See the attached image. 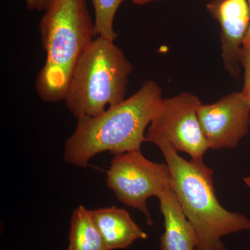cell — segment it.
<instances>
[{"label": "cell", "instance_id": "cell-14", "mask_svg": "<svg viewBox=\"0 0 250 250\" xmlns=\"http://www.w3.org/2000/svg\"><path fill=\"white\" fill-rule=\"evenodd\" d=\"M52 0H25L26 6L30 11H45Z\"/></svg>", "mask_w": 250, "mask_h": 250}, {"label": "cell", "instance_id": "cell-2", "mask_svg": "<svg viewBox=\"0 0 250 250\" xmlns=\"http://www.w3.org/2000/svg\"><path fill=\"white\" fill-rule=\"evenodd\" d=\"M146 139L161 149L170 168L172 190L196 231V250H227L222 241L224 236L250 231L248 217L220 205L213 171L204 161L181 157L170 141L160 134L147 131Z\"/></svg>", "mask_w": 250, "mask_h": 250}, {"label": "cell", "instance_id": "cell-16", "mask_svg": "<svg viewBox=\"0 0 250 250\" xmlns=\"http://www.w3.org/2000/svg\"><path fill=\"white\" fill-rule=\"evenodd\" d=\"M154 1H158V0H133V2L136 5H144Z\"/></svg>", "mask_w": 250, "mask_h": 250}, {"label": "cell", "instance_id": "cell-6", "mask_svg": "<svg viewBox=\"0 0 250 250\" xmlns=\"http://www.w3.org/2000/svg\"><path fill=\"white\" fill-rule=\"evenodd\" d=\"M201 104L200 99L188 92L164 99L160 112L147 131L164 136L177 152L187 153L192 160L202 162L209 148L197 117Z\"/></svg>", "mask_w": 250, "mask_h": 250}, {"label": "cell", "instance_id": "cell-7", "mask_svg": "<svg viewBox=\"0 0 250 250\" xmlns=\"http://www.w3.org/2000/svg\"><path fill=\"white\" fill-rule=\"evenodd\" d=\"M202 134L209 149H234L249 133L250 106L241 92H233L197 110Z\"/></svg>", "mask_w": 250, "mask_h": 250}, {"label": "cell", "instance_id": "cell-12", "mask_svg": "<svg viewBox=\"0 0 250 250\" xmlns=\"http://www.w3.org/2000/svg\"><path fill=\"white\" fill-rule=\"evenodd\" d=\"M95 10V28L97 36L116 41L118 33L114 29L117 11L125 0H91Z\"/></svg>", "mask_w": 250, "mask_h": 250}, {"label": "cell", "instance_id": "cell-4", "mask_svg": "<svg viewBox=\"0 0 250 250\" xmlns=\"http://www.w3.org/2000/svg\"><path fill=\"white\" fill-rule=\"evenodd\" d=\"M133 65L115 41L97 36L77 62L64 101L74 118L95 117L124 101Z\"/></svg>", "mask_w": 250, "mask_h": 250}, {"label": "cell", "instance_id": "cell-1", "mask_svg": "<svg viewBox=\"0 0 250 250\" xmlns=\"http://www.w3.org/2000/svg\"><path fill=\"white\" fill-rule=\"evenodd\" d=\"M162 90L155 82L146 80L129 98L108 108L99 116H82L64 146V161L70 165L86 167L100 153L113 155L141 149L146 129L159 114Z\"/></svg>", "mask_w": 250, "mask_h": 250}, {"label": "cell", "instance_id": "cell-9", "mask_svg": "<svg viewBox=\"0 0 250 250\" xmlns=\"http://www.w3.org/2000/svg\"><path fill=\"white\" fill-rule=\"evenodd\" d=\"M158 198L164 218L161 250H196V231L184 214L172 187L166 188Z\"/></svg>", "mask_w": 250, "mask_h": 250}, {"label": "cell", "instance_id": "cell-8", "mask_svg": "<svg viewBox=\"0 0 250 250\" xmlns=\"http://www.w3.org/2000/svg\"><path fill=\"white\" fill-rule=\"evenodd\" d=\"M207 11L220 26L224 67L233 78L241 74V57L250 23L248 0H212Z\"/></svg>", "mask_w": 250, "mask_h": 250}, {"label": "cell", "instance_id": "cell-11", "mask_svg": "<svg viewBox=\"0 0 250 250\" xmlns=\"http://www.w3.org/2000/svg\"><path fill=\"white\" fill-rule=\"evenodd\" d=\"M67 250H108L91 210L83 205L72 212Z\"/></svg>", "mask_w": 250, "mask_h": 250}, {"label": "cell", "instance_id": "cell-15", "mask_svg": "<svg viewBox=\"0 0 250 250\" xmlns=\"http://www.w3.org/2000/svg\"><path fill=\"white\" fill-rule=\"evenodd\" d=\"M248 4H249L250 14V0H248ZM243 45H250V23L249 30H248V34H247L246 39H245L244 44H243Z\"/></svg>", "mask_w": 250, "mask_h": 250}, {"label": "cell", "instance_id": "cell-5", "mask_svg": "<svg viewBox=\"0 0 250 250\" xmlns=\"http://www.w3.org/2000/svg\"><path fill=\"white\" fill-rule=\"evenodd\" d=\"M106 175L108 187L118 201L139 210L146 216L147 225L152 226L147 200L159 197L166 188L172 187L167 164L149 161L141 149L130 151L114 156Z\"/></svg>", "mask_w": 250, "mask_h": 250}, {"label": "cell", "instance_id": "cell-17", "mask_svg": "<svg viewBox=\"0 0 250 250\" xmlns=\"http://www.w3.org/2000/svg\"><path fill=\"white\" fill-rule=\"evenodd\" d=\"M243 182H244L245 184L250 188V177H243Z\"/></svg>", "mask_w": 250, "mask_h": 250}, {"label": "cell", "instance_id": "cell-10", "mask_svg": "<svg viewBox=\"0 0 250 250\" xmlns=\"http://www.w3.org/2000/svg\"><path fill=\"white\" fill-rule=\"evenodd\" d=\"M94 221L108 250L125 249L138 240L147 239L127 210L116 207L92 210Z\"/></svg>", "mask_w": 250, "mask_h": 250}, {"label": "cell", "instance_id": "cell-3", "mask_svg": "<svg viewBox=\"0 0 250 250\" xmlns=\"http://www.w3.org/2000/svg\"><path fill=\"white\" fill-rule=\"evenodd\" d=\"M39 30L46 59L36 76V93L45 103H59L77 62L96 39L95 22L85 0H52Z\"/></svg>", "mask_w": 250, "mask_h": 250}, {"label": "cell", "instance_id": "cell-13", "mask_svg": "<svg viewBox=\"0 0 250 250\" xmlns=\"http://www.w3.org/2000/svg\"><path fill=\"white\" fill-rule=\"evenodd\" d=\"M241 62L244 69V84L241 93L250 106V45H243Z\"/></svg>", "mask_w": 250, "mask_h": 250}]
</instances>
